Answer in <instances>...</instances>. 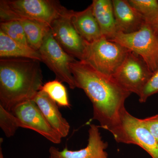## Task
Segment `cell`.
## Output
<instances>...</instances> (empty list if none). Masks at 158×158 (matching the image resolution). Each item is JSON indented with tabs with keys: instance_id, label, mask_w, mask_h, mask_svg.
<instances>
[{
	"instance_id": "obj_8",
	"label": "cell",
	"mask_w": 158,
	"mask_h": 158,
	"mask_svg": "<svg viewBox=\"0 0 158 158\" xmlns=\"http://www.w3.org/2000/svg\"><path fill=\"white\" fill-rule=\"evenodd\" d=\"M73 10H69L55 20L50 26L51 32L57 42L71 56L81 61L86 42L73 24L71 16Z\"/></svg>"
},
{
	"instance_id": "obj_5",
	"label": "cell",
	"mask_w": 158,
	"mask_h": 158,
	"mask_svg": "<svg viewBox=\"0 0 158 158\" xmlns=\"http://www.w3.org/2000/svg\"><path fill=\"white\" fill-rule=\"evenodd\" d=\"M110 40L140 56L152 72L157 69L158 34L149 24L145 23L139 31L131 34L117 32Z\"/></svg>"
},
{
	"instance_id": "obj_4",
	"label": "cell",
	"mask_w": 158,
	"mask_h": 158,
	"mask_svg": "<svg viewBox=\"0 0 158 158\" xmlns=\"http://www.w3.org/2000/svg\"><path fill=\"white\" fill-rule=\"evenodd\" d=\"M85 42L81 61L110 77L113 78L129 51L119 44L104 37L90 43Z\"/></svg>"
},
{
	"instance_id": "obj_20",
	"label": "cell",
	"mask_w": 158,
	"mask_h": 158,
	"mask_svg": "<svg viewBox=\"0 0 158 158\" xmlns=\"http://www.w3.org/2000/svg\"><path fill=\"white\" fill-rule=\"evenodd\" d=\"M0 31H2L16 42L30 47L27 40L23 27L19 21L1 22Z\"/></svg>"
},
{
	"instance_id": "obj_19",
	"label": "cell",
	"mask_w": 158,
	"mask_h": 158,
	"mask_svg": "<svg viewBox=\"0 0 158 158\" xmlns=\"http://www.w3.org/2000/svg\"><path fill=\"white\" fill-rule=\"evenodd\" d=\"M133 8L149 24L158 15V1L157 0H128Z\"/></svg>"
},
{
	"instance_id": "obj_9",
	"label": "cell",
	"mask_w": 158,
	"mask_h": 158,
	"mask_svg": "<svg viewBox=\"0 0 158 158\" xmlns=\"http://www.w3.org/2000/svg\"><path fill=\"white\" fill-rule=\"evenodd\" d=\"M120 143L134 144L144 150L152 158H158V141L143 124L142 119L126 110L121 117Z\"/></svg>"
},
{
	"instance_id": "obj_24",
	"label": "cell",
	"mask_w": 158,
	"mask_h": 158,
	"mask_svg": "<svg viewBox=\"0 0 158 158\" xmlns=\"http://www.w3.org/2000/svg\"><path fill=\"white\" fill-rule=\"evenodd\" d=\"M149 24L151 26L154 31L158 34V15L155 19L151 23H150Z\"/></svg>"
},
{
	"instance_id": "obj_21",
	"label": "cell",
	"mask_w": 158,
	"mask_h": 158,
	"mask_svg": "<svg viewBox=\"0 0 158 158\" xmlns=\"http://www.w3.org/2000/svg\"><path fill=\"white\" fill-rule=\"evenodd\" d=\"M0 127L8 138L14 135L16 131L21 127V123L11 111L6 110L0 105Z\"/></svg>"
},
{
	"instance_id": "obj_14",
	"label": "cell",
	"mask_w": 158,
	"mask_h": 158,
	"mask_svg": "<svg viewBox=\"0 0 158 158\" xmlns=\"http://www.w3.org/2000/svg\"><path fill=\"white\" fill-rule=\"evenodd\" d=\"M71 20L76 30L85 42L90 43L103 37L91 4L83 11H73Z\"/></svg>"
},
{
	"instance_id": "obj_11",
	"label": "cell",
	"mask_w": 158,
	"mask_h": 158,
	"mask_svg": "<svg viewBox=\"0 0 158 158\" xmlns=\"http://www.w3.org/2000/svg\"><path fill=\"white\" fill-rule=\"evenodd\" d=\"M88 134V145L85 148L73 151L65 148L59 150L52 146L49 149V158H109L106 151L108 143L102 139L98 127L90 125Z\"/></svg>"
},
{
	"instance_id": "obj_17",
	"label": "cell",
	"mask_w": 158,
	"mask_h": 158,
	"mask_svg": "<svg viewBox=\"0 0 158 158\" xmlns=\"http://www.w3.org/2000/svg\"><path fill=\"white\" fill-rule=\"evenodd\" d=\"M19 21L23 27L29 46L38 52L45 36L50 31L49 26L30 20H22Z\"/></svg>"
},
{
	"instance_id": "obj_7",
	"label": "cell",
	"mask_w": 158,
	"mask_h": 158,
	"mask_svg": "<svg viewBox=\"0 0 158 158\" xmlns=\"http://www.w3.org/2000/svg\"><path fill=\"white\" fill-rule=\"evenodd\" d=\"M153 73L140 56L129 51L113 78L125 90L139 96Z\"/></svg>"
},
{
	"instance_id": "obj_16",
	"label": "cell",
	"mask_w": 158,
	"mask_h": 158,
	"mask_svg": "<svg viewBox=\"0 0 158 158\" xmlns=\"http://www.w3.org/2000/svg\"><path fill=\"white\" fill-rule=\"evenodd\" d=\"M0 59L26 58L41 62L39 52L19 43L0 31Z\"/></svg>"
},
{
	"instance_id": "obj_13",
	"label": "cell",
	"mask_w": 158,
	"mask_h": 158,
	"mask_svg": "<svg viewBox=\"0 0 158 158\" xmlns=\"http://www.w3.org/2000/svg\"><path fill=\"white\" fill-rule=\"evenodd\" d=\"M33 100L51 127L62 138L67 137L70 131V125L62 116L56 102L42 90L37 93Z\"/></svg>"
},
{
	"instance_id": "obj_23",
	"label": "cell",
	"mask_w": 158,
	"mask_h": 158,
	"mask_svg": "<svg viewBox=\"0 0 158 158\" xmlns=\"http://www.w3.org/2000/svg\"><path fill=\"white\" fill-rule=\"evenodd\" d=\"M141 119L143 124L158 141V114Z\"/></svg>"
},
{
	"instance_id": "obj_15",
	"label": "cell",
	"mask_w": 158,
	"mask_h": 158,
	"mask_svg": "<svg viewBox=\"0 0 158 158\" xmlns=\"http://www.w3.org/2000/svg\"><path fill=\"white\" fill-rule=\"evenodd\" d=\"M94 17L102 35L111 40L117 33L112 0H93L91 4Z\"/></svg>"
},
{
	"instance_id": "obj_2",
	"label": "cell",
	"mask_w": 158,
	"mask_h": 158,
	"mask_svg": "<svg viewBox=\"0 0 158 158\" xmlns=\"http://www.w3.org/2000/svg\"><path fill=\"white\" fill-rule=\"evenodd\" d=\"M40 61L26 58L0 59V105L9 111L33 100L43 85Z\"/></svg>"
},
{
	"instance_id": "obj_1",
	"label": "cell",
	"mask_w": 158,
	"mask_h": 158,
	"mask_svg": "<svg viewBox=\"0 0 158 158\" xmlns=\"http://www.w3.org/2000/svg\"><path fill=\"white\" fill-rule=\"evenodd\" d=\"M70 66L76 87L84 90L92 103L93 119L112 133L119 143L122 116L126 110L125 103L131 93L113 78L102 74L82 61L76 59Z\"/></svg>"
},
{
	"instance_id": "obj_12",
	"label": "cell",
	"mask_w": 158,
	"mask_h": 158,
	"mask_svg": "<svg viewBox=\"0 0 158 158\" xmlns=\"http://www.w3.org/2000/svg\"><path fill=\"white\" fill-rule=\"evenodd\" d=\"M116 31L129 34L139 31L146 23L128 0H112Z\"/></svg>"
},
{
	"instance_id": "obj_10",
	"label": "cell",
	"mask_w": 158,
	"mask_h": 158,
	"mask_svg": "<svg viewBox=\"0 0 158 158\" xmlns=\"http://www.w3.org/2000/svg\"><path fill=\"white\" fill-rule=\"evenodd\" d=\"M21 123V128L33 130L56 144L61 143L62 138L51 127L34 100L24 102L11 111Z\"/></svg>"
},
{
	"instance_id": "obj_18",
	"label": "cell",
	"mask_w": 158,
	"mask_h": 158,
	"mask_svg": "<svg viewBox=\"0 0 158 158\" xmlns=\"http://www.w3.org/2000/svg\"><path fill=\"white\" fill-rule=\"evenodd\" d=\"M40 90L46 93L59 106L70 107L66 88L59 80L56 79L46 82L43 85Z\"/></svg>"
},
{
	"instance_id": "obj_6",
	"label": "cell",
	"mask_w": 158,
	"mask_h": 158,
	"mask_svg": "<svg viewBox=\"0 0 158 158\" xmlns=\"http://www.w3.org/2000/svg\"><path fill=\"white\" fill-rule=\"evenodd\" d=\"M38 52L41 62L54 73L56 79L66 83L71 89L76 88L70 65L77 59L65 52L54 38L51 30Z\"/></svg>"
},
{
	"instance_id": "obj_22",
	"label": "cell",
	"mask_w": 158,
	"mask_h": 158,
	"mask_svg": "<svg viewBox=\"0 0 158 158\" xmlns=\"http://www.w3.org/2000/svg\"><path fill=\"white\" fill-rule=\"evenodd\" d=\"M158 93V68L144 86L139 95L141 103L145 102L149 97Z\"/></svg>"
},
{
	"instance_id": "obj_3",
	"label": "cell",
	"mask_w": 158,
	"mask_h": 158,
	"mask_svg": "<svg viewBox=\"0 0 158 158\" xmlns=\"http://www.w3.org/2000/svg\"><path fill=\"white\" fill-rule=\"evenodd\" d=\"M69 11L54 0H1V22L30 20L49 26Z\"/></svg>"
},
{
	"instance_id": "obj_25",
	"label": "cell",
	"mask_w": 158,
	"mask_h": 158,
	"mask_svg": "<svg viewBox=\"0 0 158 158\" xmlns=\"http://www.w3.org/2000/svg\"><path fill=\"white\" fill-rule=\"evenodd\" d=\"M0 158H4V156H3L2 151V148H1V150H0Z\"/></svg>"
}]
</instances>
